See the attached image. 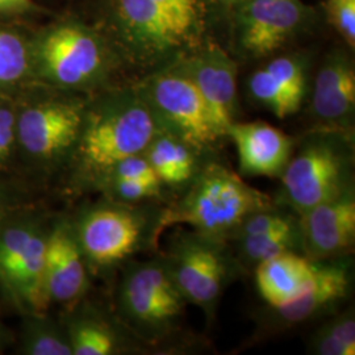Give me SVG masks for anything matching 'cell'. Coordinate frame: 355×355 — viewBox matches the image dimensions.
I'll use <instances>...</instances> for the list:
<instances>
[{"mask_svg":"<svg viewBox=\"0 0 355 355\" xmlns=\"http://www.w3.org/2000/svg\"><path fill=\"white\" fill-rule=\"evenodd\" d=\"M233 11L236 45L250 58L279 51L311 23L313 15L300 0H245Z\"/></svg>","mask_w":355,"mask_h":355,"instance_id":"7c38bea8","label":"cell"},{"mask_svg":"<svg viewBox=\"0 0 355 355\" xmlns=\"http://www.w3.org/2000/svg\"><path fill=\"white\" fill-rule=\"evenodd\" d=\"M309 114L316 128L354 130L355 67L343 49L329 51L318 69Z\"/></svg>","mask_w":355,"mask_h":355,"instance_id":"2e32d148","label":"cell"},{"mask_svg":"<svg viewBox=\"0 0 355 355\" xmlns=\"http://www.w3.org/2000/svg\"><path fill=\"white\" fill-rule=\"evenodd\" d=\"M159 255L189 304L196 305L212 324L224 291L241 272L230 243L192 229H179Z\"/></svg>","mask_w":355,"mask_h":355,"instance_id":"8992f818","label":"cell"},{"mask_svg":"<svg viewBox=\"0 0 355 355\" xmlns=\"http://www.w3.org/2000/svg\"><path fill=\"white\" fill-rule=\"evenodd\" d=\"M105 199L119 203L140 204L164 200L165 186L158 179H116L98 186Z\"/></svg>","mask_w":355,"mask_h":355,"instance_id":"d4e9b609","label":"cell"},{"mask_svg":"<svg viewBox=\"0 0 355 355\" xmlns=\"http://www.w3.org/2000/svg\"><path fill=\"white\" fill-rule=\"evenodd\" d=\"M179 195L174 203L165 205L162 230L189 225L192 230L224 241H228L248 216L277 204L214 157L205 161L187 189Z\"/></svg>","mask_w":355,"mask_h":355,"instance_id":"3957f363","label":"cell"},{"mask_svg":"<svg viewBox=\"0 0 355 355\" xmlns=\"http://www.w3.org/2000/svg\"><path fill=\"white\" fill-rule=\"evenodd\" d=\"M87 261L76 239L73 220L55 221L48 233L45 250V284L51 303L73 306L89 288Z\"/></svg>","mask_w":355,"mask_h":355,"instance_id":"9a60e30c","label":"cell"},{"mask_svg":"<svg viewBox=\"0 0 355 355\" xmlns=\"http://www.w3.org/2000/svg\"><path fill=\"white\" fill-rule=\"evenodd\" d=\"M254 102L280 120L300 111L306 95V64L299 55H280L254 71L248 83Z\"/></svg>","mask_w":355,"mask_h":355,"instance_id":"d6986e66","label":"cell"},{"mask_svg":"<svg viewBox=\"0 0 355 355\" xmlns=\"http://www.w3.org/2000/svg\"><path fill=\"white\" fill-rule=\"evenodd\" d=\"M170 64L190 79L227 133L239 114L236 61L216 44H200Z\"/></svg>","mask_w":355,"mask_h":355,"instance_id":"4fadbf2b","label":"cell"},{"mask_svg":"<svg viewBox=\"0 0 355 355\" xmlns=\"http://www.w3.org/2000/svg\"><path fill=\"white\" fill-rule=\"evenodd\" d=\"M38 73L66 89L98 86L110 71V57L101 38L85 26H55L41 40L36 53Z\"/></svg>","mask_w":355,"mask_h":355,"instance_id":"30bf717a","label":"cell"},{"mask_svg":"<svg viewBox=\"0 0 355 355\" xmlns=\"http://www.w3.org/2000/svg\"><path fill=\"white\" fill-rule=\"evenodd\" d=\"M352 288V255L318 261L315 274L295 299L279 306H266L257 316V333L262 337L277 334L282 330L333 315L350 297Z\"/></svg>","mask_w":355,"mask_h":355,"instance_id":"8fae6325","label":"cell"},{"mask_svg":"<svg viewBox=\"0 0 355 355\" xmlns=\"http://www.w3.org/2000/svg\"><path fill=\"white\" fill-rule=\"evenodd\" d=\"M187 305L159 254L124 265L114 292V316L146 350L177 343Z\"/></svg>","mask_w":355,"mask_h":355,"instance_id":"7a4b0ae2","label":"cell"},{"mask_svg":"<svg viewBox=\"0 0 355 355\" xmlns=\"http://www.w3.org/2000/svg\"><path fill=\"white\" fill-rule=\"evenodd\" d=\"M229 243L241 271H253L263 261L279 254H304L299 217L279 228Z\"/></svg>","mask_w":355,"mask_h":355,"instance_id":"7402d4cb","label":"cell"},{"mask_svg":"<svg viewBox=\"0 0 355 355\" xmlns=\"http://www.w3.org/2000/svg\"><path fill=\"white\" fill-rule=\"evenodd\" d=\"M171 19L191 49L200 45L203 31V0H154Z\"/></svg>","mask_w":355,"mask_h":355,"instance_id":"484cf974","label":"cell"},{"mask_svg":"<svg viewBox=\"0 0 355 355\" xmlns=\"http://www.w3.org/2000/svg\"><path fill=\"white\" fill-rule=\"evenodd\" d=\"M15 207H16V200L11 196V193L0 189V223L12 215L11 212Z\"/></svg>","mask_w":355,"mask_h":355,"instance_id":"4dcf8cb0","label":"cell"},{"mask_svg":"<svg viewBox=\"0 0 355 355\" xmlns=\"http://www.w3.org/2000/svg\"><path fill=\"white\" fill-rule=\"evenodd\" d=\"M28 69L29 57L24 41L11 31L0 28V87L20 82Z\"/></svg>","mask_w":355,"mask_h":355,"instance_id":"4316f807","label":"cell"},{"mask_svg":"<svg viewBox=\"0 0 355 355\" xmlns=\"http://www.w3.org/2000/svg\"><path fill=\"white\" fill-rule=\"evenodd\" d=\"M62 322L73 355L137 354L146 350L116 316L83 300L71 306Z\"/></svg>","mask_w":355,"mask_h":355,"instance_id":"ac0fdd59","label":"cell"},{"mask_svg":"<svg viewBox=\"0 0 355 355\" xmlns=\"http://www.w3.org/2000/svg\"><path fill=\"white\" fill-rule=\"evenodd\" d=\"M157 132L152 112L136 87L114 91L87 105L70 159L76 183L95 189L112 166L144 153Z\"/></svg>","mask_w":355,"mask_h":355,"instance_id":"6da1fadb","label":"cell"},{"mask_svg":"<svg viewBox=\"0 0 355 355\" xmlns=\"http://www.w3.org/2000/svg\"><path fill=\"white\" fill-rule=\"evenodd\" d=\"M144 155L166 190L178 193L187 189L205 161L214 157L198 152L187 142L161 129L154 135Z\"/></svg>","mask_w":355,"mask_h":355,"instance_id":"44dd1931","label":"cell"},{"mask_svg":"<svg viewBox=\"0 0 355 355\" xmlns=\"http://www.w3.org/2000/svg\"><path fill=\"white\" fill-rule=\"evenodd\" d=\"M16 150V114L10 107L0 105V168L12 161Z\"/></svg>","mask_w":355,"mask_h":355,"instance_id":"f1b7e54d","label":"cell"},{"mask_svg":"<svg viewBox=\"0 0 355 355\" xmlns=\"http://www.w3.org/2000/svg\"><path fill=\"white\" fill-rule=\"evenodd\" d=\"M303 250L312 261L352 255L355 246V186L299 215Z\"/></svg>","mask_w":355,"mask_h":355,"instance_id":"5bb4252c","label":"cell"},{"mask_svg":"<svg viewBox=\"0 0 355 355\" xmlns=\"http://www.w3.org/2000/svg\"><path fill=\"white\" fill-rule=\"evenodd\" d=\"M165 205L105 199L83 208L73 220L91 274L124 266L135 255L155 252L164 233Z\"/></svg>","mask_w":355,"mask_h":355,"instance_id":"5b68a950","label":"cell"},{"mask_svg":"<svg viewBox=\"0 0 355 355\" xmlns=\"http://www.w3.org/2000/svg\"><path fill=\"white\" fill-rule=\"evenodd\" d=\"M20 352L26 355H73L64 322L44 315H28L20 338Z\"/></svg>","mask_w":355,"mask_h":355,"instance_id":"603a6c76","label":"cell"},{"mask_svg":"<svg viewBox=\"0 0 355 355\" xmlns=\"http://www.w3.org/2000/svg\"><path fill=\"white\" fill-rule=\"evenodd\" d=\"M31 7V0H0V12H24Z\"/></svg>","mask_w":355,"mask_h":355,"instance_id":"f546056e","label":"cell"},{"mask_svg":"<svg viewBox=\"0 0 355 355\" xmlns=\"http://www.w3.org/2000/svg\"><path fill=\"white\" fill-rule=\"evenodd\" d=\"M354 130L315 128L296 142L275 203L302 215L354 187Z\"/></svg>","mask_w":355,"mask_h":355,"instance_id":"277c9868","label":"cell"},{"mask_svg":"<svg viewBox=\"0 0 355 355\" xmlns=\"http://www.w3.org/2000/svg\"><path fill=\"white\" fill-rule=\"evenodd\" d=\"M135 87L158 129L187 142L198 152L214 155L227 139L200 92L173 64L155 69Z\"/></svg>","mask_w":355,"mask_h":355,"instance_id":"52a82bcc","label":"cell"},{"mask_svg":"<svg viewBox=\"0 0 355 355\" xmlns=\"http://www.w3.org/2000/svg\"><path fill=\"white\" fill-rule=\"evenodd\" d=\"M318 261L304 254L283 253L268 258L253 270L255 287L267 306H279L304 290Z\"/></svg>","mask_w":355,"mask_h":355,"instance_id":"ffe728a7","label":"cell"},{"mask_svg":"<svg viewBox=\"0 0 355 355\" xmlns=\"http://www.w3.org/2000/svg\"><path fill=\"white\" fill-rule=\"evenodd\" d=\"M328 21L350 46H355V0H327Z\"/></svg>","mask_w":355,"mask_h":355,"instance_id":"83f0119b","label":"cell"},{"mask_svg":"<svg viewBox=\"0 0 355 355\" xmlns=\"http://www.w3.org/2000/svg\"><path fill=\"white\" fill-rule=\"evenodd\" d=\"M306 352L316 355H354V306H349L324 322L311 336Z\"/></svg>","mask_w":355,"mask_h":355,"instance_id":"cb8c5ba5","label":"cell"},{"mask_svg":"<svg viewBox=\"0 0 355 355\" xmlns=\"http://www.w3.org/2000/svg\"><path fill=\"white\" fill-rule=\"evenodd\" d=\"M217 1H218L220 4H223L224 7H228V8L234 10L237 6H240L245 0H217Z\"/></svg>","mask_w":355,"mask_h":355,"instance_id":"1f68e13d","label":"cell"},{"mask_svg":"<svg viewBox=\"0 0 355 355\" xmlns=\"http://www.w3.org/2000/svg\"><path fill=\"white\" fill-rule=\"evenodd\" d=\"M49 228L32 217L10 216L0 223V286L26 316L51 306L45 284Z\"/></svg>","mask_w":355,"mask_h":355,"instance_id":"ba28073f","label":"cell"},{"mask_svg":"<svg viewBox=\"0 0 355 355\" xmlns=\"http://www.w3.org/2000/svg\"><path fill=\"white\" fill-rule=\"evenodd\" d=\"M239 155L240 174L280 178L291 158L296 140L265 121L232 123L227 132Z\"/></svg>","mask_w":355,"mask_h":355,"instance_id":"e0dca14e","label":"cell"},{"mask_svg":"<svg viewBox=\"0 0 355 355\" xmlns=\"http://www.w3.org/2000/svg\"><path fill=\"white\" fill-rule=\"evenodd\" d=\"M87 104L79 99H51L16 114L17 150L44 168L70 164Z\"/></svg>","mask_w":355,"mask_h":355,"instance_id":"9c48e42d","label":"cell"}]
</instances>
